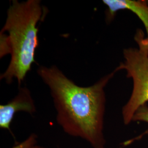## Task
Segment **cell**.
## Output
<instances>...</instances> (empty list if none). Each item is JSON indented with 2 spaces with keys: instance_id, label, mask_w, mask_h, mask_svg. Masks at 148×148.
<instances>
[{
  "instance_id": "obj_2",
  "label": "cell",
  "mask_w": 148,
  "mask_h": 148,
  "mask_svg": "<svg viewBox=\"0 0 148 148\" xmlns=\"http://www.w3.org/2000/svg\"><path fill=\"white\" fill-rule=\"evenodd\" d=\"M48 12L40 0L12 1L0 32V58L11 56L7 68L0 76L7 84H11L16 79L20 87L32 64L37 63L35 55L39 45L37 23L45 20Z\"/></svg>"
},
{
  "instance_id": "obj_8",
  "label": "cell",
  "mask_w": 148,
  "mask_h": 148,
  "mask_svg": "<svg viewBox=\"0 0 148 148\" xmlns=\"http://www.w3.org/2000/svg\"><path fill=\"white\" fill-rule=\"evenodd\" d=\"M32 148H45V147H41V146H40V145H35L34 147H33Z\"/></svg>"
},
{
  "instance_id": "obj_7",
  "label": "cell",
  "mask_w": 148,
  "mask_h": 148,
  "mask_svg": "<svg viewBox=\"0 0 148 148\" xmlns=\"http://www.w3.org/2000/svg\"><path fill=\"white\" fill-rule=\"evenodd\" d=\"M37 141V135L35 133H32L25 140L16 144L11 148H32L36 145Z\"/></svg>"
},
{
  "instance_id": "obj_1",
  "label": "cell",
  "mask_w": 148,
  "mask_h": 148,
  "mask_svg": "<svg viewBox=\"0 0 148 148\" xmlns=\"http://www.w3.org/2000/svg\"><path fill=\"white\" fill-rule=\"evenodd\" d=\"M37 73L49 88L57 122L64 132L84 139L92 148H105V88L116 71L88 87L76 85L56 65L39 66Z\"/></svg>"
},
{
  "instance_id": "obj_4",
  "label": "cell",
  "mask_w": 148,
  "mask_h": 148,
  "mask_svg": "<svg viewBox=\"0 0 148 148\" xmlns=\"http://www.w3.org/2000/svg\"><path fill=\"white\" fill-rule=\"evenodd\" d=\"M103 3L107 7L106 21L111 22L117 12L121 10L131 11L137 16L143 23L147 34L144 36L143 31L138 29L134 37L138 47L143 48L148 51V2L145 0H103Z\"/></svg>"
},
{
  "instance_id": "obj_5",
  "label": "cell",
  "mask_w": 148,
  "mask_h": 148,
  "mask_svg": "<svg viewBox=\"0 0 148 148\" xmlns=\"http://www.w3.org/2000/svg\"><path fill=\"white\" fill-rule=\"evenodd\" d=\"M26 112L33 115L36 111L31 92L26 87H20L18 93L6 104L0 106V128L11 132V124L16 113Z\"/></svg>"
},
{
  "instance_id": "obj_3",
  "label": "cell",
  "mask_w": 148,
  "mask_h": 148,
  "mask_svg": "<svg viewBox=\"0 0 148 148\" xmlns=\"http://www.w3.org/2000/svg\"><path fill=\"white\" fill-rule=\"evenodd\" d=\"M124 61L115 70H125L126 77L132 79L131 96L122 108L123 122L128 125L138 109L148 102V51L140 47H130L123 51Z\"/></svg>"
},
{
  "instance_id": "obj_6",
  "label": "cell",
  "mask_w": 148,
  "mask_h": 148,
  "mask_svg": "<svg viewBox=\"0 0 148 148\" xmlns=\"http://www.w3.org/2000/svg\"><path fill=\"white\" fill-rule=\"evenodd\" d=\"M132 121L144 122L148 124V106L147 104L140 106L134 113Z\"/></svg>"
}]
</instances>
